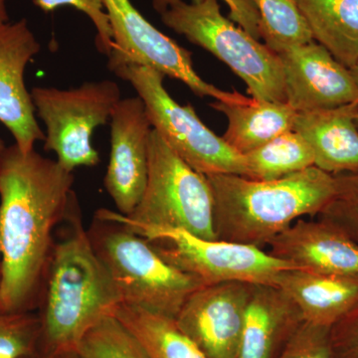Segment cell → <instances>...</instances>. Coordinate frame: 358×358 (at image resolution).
Segmentation results:
<instances>
[{
  "mask_svg": "<svg viewBox=\"0 0 358 358\" xmlns=\"http://www.w3.org/2000/svg\"><path fill=\"white\" fill-rule=\"evenodd\" d=\"M31 358H52V353L41 352Z\"/></svg>",
  "mask_w": 358,
  "mask_h": 358,
  "instance_id": "e575fe53",
  "label": "cell"
},
{
  "mask_svg": "<svg viewBox=\"0 0 358 358\" xmlns=\"http://www.w3.org/2000/svg\"><path fill=\"white\" fill-rule=\"evenodd\" d=\"M350 72H352V76L358 85V62L350 69Z\"/></svg>",
  "mask_w": 358,
  "mask_h": 358,
  "instance_id": "836d02e7",
  "label": "cell"
},
{
  "mask_svg": "<svg viewBox=\"0 0 358 358\" xmlns=\"http://www.w3.org/2000/svg\"><path fill=\"white\" fill-rule=\"evenodd\" d=\"M334 178L336 192L319 214L320 218L338 226L358 244V173Z\"/></svg>",
  "mask_w": 358,
  "mask_h": 358,
  "instance_id": "484cf974",
  "label": "cell"
},
{
  "mask_svg": "<svg viewBox=\"0 0 358 358\" xmlns=\"http://www.w3.org/2000/svg\"><path fill=\"white\" fill-rule=\"evenodd\" d=\"M110 122V159L103 183L119 213L129 216L147 186L152 126L138 96L122 99Z\"/></svg>",
  "mask_w": 358,
  "mask_h": 358,
  "instance_id": "7c38bea8",
  "label": "cell"
},
{
  "mask_svg": "<svg viewBox=\"0 0 358 358\" xmlns=\"http://www.w3.org/2000/svg\"><path fill=\"white\" fill-rule=\"evenodd\" d=\"M278 56L286 102L296 113L358 103V85L350 70L315 40L286 49Z\"/></svg>",
  "mask_w": 358,
  "mask_h": 358,
  "instance_id": "4fadbf2b",
  "label": "cell"
},
{
  "mask_svg": "<svg viewBox=\"0 0 358 358\" xmlns=\"http://www.w3.org/2000/svg\"><path fill=\"white\" fill-rule=\"evenodd\" d=\"M357 127H358V115H357Z\"/></svg>",
  "mask_w": 358,
  "mask_h": 358,
  "instance_id": "d590c367",
  "label": "cell"
},
{
  "mask_svg": "<svg viewBox=\"0 0 358 358\" xmlns=\"http://www.w3.org/2000/svg\"><path fill=\"white\" fill-rule=\"evenodd\" d=\"M329 331L303 322L277 358H334Z\"/></svg>",
  "mask_w": 358,
  "mask_h": 358,
  "instance_id": "4316f807",
  "label": "cell"
},
{
  "mask_svg": "<svg viewBox=\"0 0 358 358\" xmlns=\"http://www.w3.org/2000/svg\"><path fill=\"white\" fill-rule=\"evenodd\" d=\"M334 358H358V306L329 331Z\"/></svg>",
  "mask_w": 358,
  "mask_h": 358,
  "instance_id": "f1b7e54d",
  "label": "cell"
},
{
  "mask_svg": "<svg viewBox=\"0 0 358 358\" xmlns=\"http://www.w3.org/2000/svg\"><path fill=\"white\" fill-rule=\"evenodd\" d=\"M358 103L296 114L294 131L305 138L315 166L338 174L358 173Z\"/></svg>",
  "mask_w": 358,
  "mask_h": 358,
  "instance_id": "e0dca14e",
  "label": "cell"
},
{
  "mask_svg": "<svg viewBox=\"0 0 358 358\" xmlns=\"http://www.w3.org/2000/svg\"><path fill=\"white\" fill-rule=\"evenodd\" d=\"M39 313L0 308V358H31L42 352Z\"/></svg>",
  "mask_w": 358,
  "mask_h": 358,
  "instance_id": "d4e9b609",
  "label": "cell"
},
{
  "mask_svg": "<svg viewBox=\"0 0 358 358\" xmlns=\"http://www.w3.org/2000/svg\"><path fill=\"white\" fill-rule=\"evenodd\" d=\"M9 22L8 13L6 8V0H0V25Z\"/></svg>",
  "mask_w": 358,
  "mask_h": 358,
  "instance_id": "1f68e13d",
  "label": "cell"
},
{
  "mask_svg": "<svg viewBox=\"0 0 358 358\" xmlns=\"http://www.w3.org/2000/svg\"><path fill=\"white\" fill-rule=\"evenodd\" d=\"M229 8V18L257 40L261 39L260 16L251 0H223Z\"/></svg>",
  "mask_w": 358,
  "mask_h": 358,
  "instance_id": "f546056e",
  "label": "cell"
},
{
  "mask_svg": "<svg viewBox=\"0 0 358 358\" xmlns=\"http://www.w3.org/2000/svg\"><path fill=\"white\" fill-rule=\"evenodd\" d=\"M76 350L82 358H150L138 339L115 315L87 331Z\"/></svg>",
  "mask_w": 358,
  "mask_h": 358,
  "instance_id": "cb8c5ba5",
  "label": "cell"
},
{
  "mask_svg": "<svg viewBox=\"0 0 358 358\" xmlns=\"http://www.w3.org/2000/svg\"><path fill=\"white\" fill-rule=\"evenodd\" d=\"M40 50L26 20L0 25V122L22 152H31L36 141L45 140L24 81L26 66Z\"/></svg>",
  "mask_w": 358,
  "mask_h": 358,
  "instance_id": "5bb4252c",
  "label": "cell"
},
{
  "mask_svg": "<svg viewBox=\"0 0 358 358\" xmlns=\"http://www.w3.org/2000/svg\"><path fill=\"white\" fill-rule=\"evenodd\" d=\"M252 285L203 286L185 301L176 322L207 358H237Z\"/></svg>",
  "mask_w": 358,
  "mask_h": 358,
  "instance_id": "8fae6325",
  "label": "cell"
},
{
  "mask_svg": "<svg viewBox=\"0 0 358 358\" xmlns=\"http://www.w3.org/2000/svg\"><path fill=\"white\" fill-rule=\"evenodd\" d=\"M96 217L122 224L147 239L166 262L196 277L204 286L226 282L272 285L284 271L298 268L252 245L204 239L186 231L133 222L100 209Z\"/></svg>",
  "mask_w": 358,
  "mask_h": 358,
  "instance_id": "8992f818",
  "label": "cell"
},
{
  "mask_svg": "<svg viewBox=\"0 0 358 358\" xmlns=\"http://www.w3.org/2000/svg\"><path fill=\"white\" fill-rule=\"evenodd\" d=\"M69 232L54 245L40 298L42 352L76 350L98 322L122 305L109 271L78 214Z\"/></svg>",
  "mask_w": 358,
  "mask_h": 358,
  "instance_id": "3957f363",
  "label": "cell"
},
{
  "mask_svg": "<svg viewBox=\"0 0 358 358\" xmlns=\"http://www.w3.org/2000/svg\"><path fill=\"white\" fill-rule=\"evenodd\" d=\"M268 253L300 270L320 274L358 275V244L326 220H300L280 233Z\"/></svg>",
  "mask_w": 358,
  "mask_h": 358,
  "instance_id": "9a60e30c",
  "label": "cell"
},
{
  "mask_svg": "<svg viewBox=\"0 0 358 358\" xmlns=\"http://www.w3.org/2000/svg\"><path fill=\"white\" fill-rule=\"evenodd\" d=\"M115 317L138 339L150 358H207L173 317L124 303Z\"/></svg>",
  "mask_w": 358,
  "mask_h": 358,
  "instance_id": "44dd1931",
  "label": "cell"
},
{
  "mask_svg": "<svg viewBox=\"0 0 358 358\" xmlns=\"http://www.w3.org/2000/svg\"><path fill=\"white\" fill-rule=\"evenodd\" d=\"M88 233L124 305L176 319L187 299L204 286L122 224L96 217Z\"/></svg>",
  "mask_w": 358,
  "mask_h": 358,
  "instance_id": "5b68a950",
  "label": "cell"
},
{
  "mask_svg": "<svg viewBox=\"0 0 358 358\" xmlns=\"http://www.w3.org/2000/svg\"><path fill=\"white\" fill-rule=\"evenodd\" d=\"M303 322L281 289L252 285L237 358H277Z\"/></svg>",
  "mask_w": 358,
  "mask_h": 358,
  "instance_id": "2e32d148",
  "label": "cell"
},
{
  "mask_svg": "<svg viewBox=\"0 0 358 358\" xmlns=\"http://www.w3.org/2000/svg\"><path fill=\"white\" fill-rule=\"evenodd\" d=\"M52 358H82L76 350H61L52 353Z\"/></svg>",
  "mask_w": 358,
  "mask_h": 358,
  "instance_id": "4dcf8cb0",
  "label": "cell"
},
{
  "mask_svg": "<svg viewBox=\"0 0 358 358\" xmlns=\"http://www.w3.org/2000/svg\"><path fill=\"white\" fill-rule=\"evenodd\" d=\"M213 209V194L206 176L185 164L152 129L147 186L140 203L124 217L143 225L216 239Z\"/></svg>",
  "mask_w": 358,
  "mask_h": 358,
  "instance_id": "ba28073f",
  "label": "cell"
},
{
  "mask_svg": "<svg viewBox=\"0 0 358 358\" xmlns=\"http://www.w3.org/2000/svg\"><path fill=\"white\" fill-rule=\"evenodd\" d=\"M315 42L341 64L358 62V0H294Z\"/></svg>",
  "mask_w": 358,
  "mask_h": 358,
  "instance_id": "ffe728a7",
  "label": "cell"
},
{
  "mask_svg": "<svg viewBox=\"0 0 358 358\" xmlns=\"http://www.w3.org/2000/svg\"><path fill=\"white\" fill-rule=\"evenodd\" d=\"M74 176L56 160L14 143L0 164V308L38 307L53 231L77 207Z\"/></svg>",
  "mask_w": 358,
  "mask_h": 358,
  "instance_id": "6da1fadb",
  "label": "cell"
},
{
  "mask_svg": "<svg viewBox=\"0 0 358 358\" xmlns=\"http://www.w3.org/2000/svg\"><path fill=\"white\" fill-rule=\"evenodd\" d=\"M260 16L261 39L279 54L313 41L310 28L294 0H251Z\"/></svg>",
  "mask_w": 358,
  "mask_h": 358,
  "instance_id": "603a6c76",
  "label": "cell"
},
{
  "mask_svg": "<svg viewBox=\"0 0 358 358\" xmlns=\"http://www.w3.org/2000/svg\"><path fill=\"white\" fill-rule=\"evenodd\" d=\"M6 145L4 143L3 140L0 138V164H1L2 159H3V155L6 154Z\"/></svg>",
  "mask_w": 358,
  "mask_h": 358,
  "instance_id": "d6a6232c",
  "label": "cell"
},
{
  "mask_svg": "<svg viewBox=\"0 0 358 358\" xmlns=\"http://www.w3.org/2000/svg\"><path fill=\"white\" fill-rule=\"evenodd\" d=\"M206 178L216 239L261 249L303 216L319 215L336 192L334 176L317 166L274 180L238 174Z\"/></svg>",
  "mask_w": 358,
  "mask_h": 358,
  "instance_id": "7a4b0ae2",
  "label": "cell"
},
{
  "mask_svg": "<svg viewBox=\"0 0 358 358\" xmlns=\"http://www.w3.org/2000/svg\"><path fill=\"white\" fill-rule=\"evenodd\" d=\"M162 23L225 63L257 101L286 102L281 60L221 13L219 0H150Z\"/></svg>",
  "mask_w": 358,
  "mask_h": 358,
  "instance_id": "277c9868",
  "label": "cell"
},
{
  "mask_svg": "<svg viewBox=\"0 0 358 358\" xmlns=\"http://www.w3.org/2000/svg\"><path fill=\"white\" fill-rule=\"evenodd\" d=\"M31 96L46 127L44 150L53 152L56 162L70 173L77 167L96 166L100 157L92 145V136L110 121L122 100L119 85L102 80L69 90L35 87Z\"/></svg>",
  "mask_w": 358,
  "mask_h": 358,
  "instance_id": "9c48e42d",
  "label": "cell"
},
{
  "mask_svg": "<svg viewBox=\"0 0 358 358\" xmlns=\"http://www.w3.org/2000/svg\"><path fill=\"white\" fill-rule=\"evenodd\" d=\"M211 107L227 117V129L222 138L242 155L293 131L298 114L287 102H265L253 98L245 103L215 101Z\"/></svg>",
  "mask_w": 358,
  "mask_h": 358,
  "instance_id": "d6986e66",
  "label": "cell"
},
{
  "mask_svg": "<svg viewBox=\"0 0 358 358\" xmlns=\"http://www.w3.org/2000/svg\"><path fill=\"white\" fill-rule=\"evenodd\" d=\"M246 176L274 180L315 166L313 150L303 136L289 131L244 155Z\"/></svg>",
  "mask_w": 358,
  "mask_h": 358,
  "instance_id": "7402d4cb",
  "label": "cell"
},
{
  "mask_svg": "<svg viewBox=\"0 0 358 358\" xmlns=\"http://www.w3.org/2000/svg\"><path fill=\"white\" fill-rule=\"evenodd\" d=\"M33 3L46 13L64 6L74 7L83 13L95 26L96 48L106 56L109 55L112 50L113 34L102 0H33Z\"/></svg>",
  "mask_w": 358,
  "mask_h": 358,
  "instance_id": "83f0119b",
  "label": "cell"
},
{
  "mask_svg": "<svg viewBox=\"0 0 358 358\" xmlns=\"http://www.w3.org/2000/svg\"><path fill=\"white\" fill-rule=\"evenodd\" d=\"M108 65L117 77L131 85L145 103L152 129L185 164L205 176H246L244 155L204 124L192 105H180L169 95L164 86V75L134 63Z\"/></svg>",
  "mask_w": 358,
  "mask_h": 358,
  "instance_id": "52a82bcc",
  "label": "cell"
},
{
  "mask_svg": "<svg viewBox=\"0 0 358 358\" xmlns=\"http://www.w3.org/2000/svg\"><path fill=\"white\" fill-rule=\"evenodd\" d=\"M109 18L113 46L108 62L134 63L152 68L164 76L179 80L195 95L226 103L250 100L238 92H226L207 83L197 74L192 53L155 27L131 0H102Z\"/></svg>",
  "mask_w": 358,
  "mask_h": 358,
  "instance_id": "30bf717a",
  "label": "cell"
},
{
  "mask_svg": "<svg viewBox=\"0 0 358 358\" xmlns=\"http://www.w3.org/2000/svg\"><path fill=\"white\" fill-rule=\"evenodd\" d=\"M275 286L301 310L303 320L329 327L358 306V275H329L300 268L284 271Z\"/></svg>",
  "mask_w": 358,
  "mask_h": 358,
  "instance_id": "ac0fdd59",
  "label": "cell"
}]
</instances>
